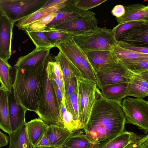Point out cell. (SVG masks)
Listing matches in <instances>:
<instances>
[{"label": "cell", "mask_w": 148, "mask_h": 148, "mask_svg": "<svg viewBox=\"0 0 148 148\" xmlns=\"http://www.w3.org/2000/svg\"><path fill=\"white\" fill-rule=\"evenodd\" d=\"M126 119L121 103L102 95L96 100L83 130L93 145L111 139L124 130Z\"/></svg>", "instance_id": "6da1fadb"}, {"label": "cell", "mask_w": 148, "mask_h": 148, "mask_svg": "<svg viewBox=\"0 0 148 148\" xmlns=\"http://www.w3.org/2000/svg\"><path fill=\"white\" fill-rule=\"evenodd\" d=\"M47 60L36 68L26 70L15 68L12 84L14 98L16 103L27 111L35 112L38 106L43 86V76Z\"/></svg>", "instance_id": "7a4b0ae2"}, {"label": "cell", "mask_w": 148, "mask_h": 148, "mask_svg": "<svg viewBox=\"0 0 148 148\" xmlns=\"http://www.w3.org/2000/svg\"><path fill=\"white\" fill-rule=\"evenodd\" d=\"M35 113L49 125L56 124L60 126V106L51 81L48 79L45 69L42 92Z\"/></svg>", "instance_id": "3957f363"}, {"label": "cell", "mask_w": 148, "mask_h": 148, "mask_svg": "<svg viewBox=\"0 0 148 148\" xmlns=\"http://www.w3.org/2000/svg\"><path fill=\"white\" fill-rule=\"evenodd\" d=\"M73 40L84 51L92 50L112 51L117 44L112 30L98 27L92 33L74 36Z\"/></svg>", "instance_id": "277c9868"}, {"label": "cell", "mask_w": 148, "mask_h": 148, "mask_svg": "<svg viewBox=\"0 0 148 148\" xmlns=\"http://www.w3.org/2000/svg\"><path fill=\"white\" fill-rule=\"evenodd\" d=\"M79 71L83 78L97 83L96 73L83 51L73 39L56 45Z\"/></svg>", "instance_id": "5b68a950"}, {"label": "cell", "mask_w": 148, "mask_h": 148, "mask_svg": "<svg viewBox=\"0 0 148 148\" xmlns=\"http://www.w3.org/2000/svg\"><path fill=\"white\" fill-rule=\"evenodd\" d=\"M126 123L136 126L148 133V101L143 99L125 98L121 103Z\"/></svg>", "instance_id": "8992f818"}, {"label": "cell", "mask_w": 148, "mask_h": 148, "mask_svg": "<svg viewBox=\"0 0 148 148\" xmlns=\"http://www.w3.org/2000/svg\"><path fill=\"white\" fill-rule=\"evenodd\" d=\"M135 73L129 70L119 59L103 66L96 72L97 86L132 82Z\"/></svg>", "instance_id": "52a82bcc"}, {"label": "cell", "mask_w": 148, "mask_h": 148, "mask_svg": "<svg viewBox=\"0 0 148 148\" xmlns=\"http://www.w3.org/2000/svg\"><path fill=\"white\" fill-rule=\"evenodd\" d=\"M49 0H0V7L14 23L42 8Z\"/></svg>", "instance_id": "ba28073f"}, {"label": "cell", "mask_w": 148, "mask_h": 148, "mask_svg": "<svg viewBox=\"0 0 148 148\" xmlns=\"http://www.w3.org/2000/svg\"><path fill=\"white\" fill-rule=\"evenodd\" d=\"M95 15L94 12L88 11L83 16L70 20L49 29L69 33L74 36L89 34L98 27Z\"/></svg>", "instance_id": "9c48e42d"}, {"label": "cell", "mask_w": 148, "mask_h": 148, "mask_svg": "<svg viewBox=\"0 0 148 148\" xmlns=\"http://www.w3.org/2000/svg\"><path fill=\"white\" fill-rule=\"evenodd\" d=\"M77 80L82 115L81 122L84 127L96 100L95 92L97 85L83 78H77Z\"/></svg>", "instance_id": "30bf717a"}, {"label": "cell", "mask_w": 148, "mask_h": 148, "mask_svg": "<svg viewBox=\"0 0 148 148\" xmlns=\"http://www.w3.org/2000/svg\"><path fill=\"white\" fill-rule=\"evenodd\" d=\"M118 55L123 64L134 73L140 74L148 70V54L120 47L118 50Z\"/></svg>", "instance_id": "8fae6325"}, {"label": "cell", "mask_w": 148, "mask_h": 148, "mask_svg": "<svg viewBox=\"0 0 148 148\" xmlns=\"http://www.w3.org/2000/svg\"><path fill=\"white\" fill-rule=\"evenodd\" d=\"M14 23L0 7V58L7 61L12 55V40Z\"/></svg>", "instance_id": "7c38bea8"}, {"label": "cell", "mask_w": 148, "mask_h": 148, "mask_svg": "<svg viewBox=\"0 0 148 148\" xmlns=\"http://www.w3.org/2000/svg\"><path fill=\"white\" fill-rule=\"evenodd\" d=\"M124 41L132 46L148 48V18L122 34L118 41Z\"/></svg>", "instance_id": "4fadbf2b"}, {"label": "cell", "mask_w": 148, "mask_h": 148, "mask_svg": "<svg viewBox=\"0 0 148 148\" xmlns=\"http://www.w3.org/2000/svg\"><path fill=\"white\" fill-rule=\"evenodd\" d=\"M51 48H36L28 54L19 57L14 66L15 68L29 70L36 68L47 60Z\"/></svg>", "instance_id": "5bb4252c"}, {"label": "cell", "mask_w": 148, "mask_h": 148, "mask_svg": "<svg viewBox=\"0 0 148 148\" xmlns=\"http://www.w3.org/2000/svg\"><path fill=\"white\" fill-rule=\"evenodd\" d=\"M88 11L82 10L75 5V0H68L64 6L57 11L53 19L47 25L49 29L75 18L86 15Z\"/></svg>", "instance_id": "9a60e30c"}, {"label": "cell", "mask_w": 148, "mask_h": 148, "mask_svg": "<svg viewBox=\"0 0 148 148\" xmlns=\"http://www.w3.org/2000/svg\"><path fill=\"white\" fill-rule=\"evenodd\" d=\"M84 52L96 73L103 66L119 60L112 51L92 50Z\"/></svg>", "instance_id": "2e32d148"}, {"label": "cell", "mask_w": 148, "mask_h": 148, "mask_svg": "<svg viewBox=\"0 0 148 148\" xmlns=\"http://www.w3.org/2000/svg\"><path fill=\"white\" fill-rule=\"evenodd\" d=\"M140 138L135 133L124 131L111 139L93 145V148H125Z\"/></svg>", "instance_id": "e0dca14e"}, {"label": "cell", "mask_w": 148, "mask_h": 148, "mask_svg": "<svg viewBox=\"0 0 148 148\" xmlns=\"http://www.w3.org/2000/svg\"><path fill=\"white\" fill-rule=\"evenodd\" d=\"M26 127L29 140L35 147L45 135L49 125L40 118H36L26 123Z\"/></svg>", "instance_id": "ac0fdd59"}, {"label": "cell", "mask_w": 148, "mask_h": 148, "mask_svg": "<svg viewBox=\"0 0 148 148\" xmlns=\"http://www.w3.org/2000/svg\"><path fill=\"white\" fill-rule=\"evenodd\" d=\"M73 132L56 124H49L45 135L48 138L51 146L60 147L64 145Z\"/></svg>", "instance_id": "d6986e66"}, {"label": "cell", "mask_w": 148, "mask_h": 148, "mask_svg": "<svg viewBox=\"0 0 148 148\" xmlns=\"http://www.w3.org/2000/svg\"><path fill=\"white\" fill-rule=\"evenodd\" d=\"M124 7V14L121 17L116 18L118 24L147 18L148 5L145 6L142 4H135Z\"/></svg>", "instance_id": "ffe728a7"}, {"label": "cell", "mask_w": 148, "mask_h": 148, "mask_svg": "<svg viewBox=\"0 0 148 148\" xmlns=\"http://www.w3.org/2000/svg\"><path fill=\"white\" fill-rule=\"evenodd\" d=\"M26 123H24L16 130L8 134L9 148H34L28 137Z\"/></svg>", "instance_id": "44dd1931"}, {"label": "cell", "mask_w": 148, "mask_h": 148, "mask_svg": "<svg viewBox=\"0 0 148 148\" xmlns=\"http://www.w3.org/2000/svg\"><path fill=\"white\" fill-rule=\"evenodd\" d=\"M9 93L0 90V128L8 134L12 131L10 117Z\"/></svg>", "instance_id": "7402d4cb"}, {"label": "cell", "mask_w": 148, "mask_h": 148, "mask_svg": "<svg viewBox=\"0 0 148 148\" xmlns=\"http://www.w3.org/2000/svg\"><path fill=\"white\" fill-rule=\"evenodd\" d=\"M129 83L123 82L107 85L100 89L103 96L121 103V101L127 96Z\"/></svg>", "instance_id": "603a6c76"}, {"label": "cell", "mask_w": 148, "mask_h": 148, "mask_svg": "<svg viewBox=\"0 0 148 148\" xmlns=\"http://www.w3.org/2000/svg\"><path fill=\"white\" fill-rule=\"evenodd\" d=\"M10 117L12 131L16 130L24 123L27 110L23 107L17 104L14 99L9 97Z\"/></svg>", "instance_id": "cb8c5ba5"}, {"label": "cell", "mask_w": 148, "mask_h": 148, "mask_svg": "<svg viewBox=\"0 0 148 148\" xmlns=\"http://www.w3.org/2000/svg\"><path fill=\"white\" fill-rule=\"evenodd\" d=\"M59 10L55 7H42L32 14L23 18L15 23L19 29L22 30L28 25L38 21Z\"/></svg>", "instance_id": "d4e9b609"}, {"label": "cell", "mask_w": 148, "mask_h": 148, "mask_svg": "<svg viewBox=\"0 0 148 148\" xmlns=\"http://www.w3.org/2000/svg\"><path fill=\"white\" fill-rule=\"evenodd\" d=\"M55 58V61L59 63L61 68L64 82L70 78H83L79 71L60 51H59Z\"/></svg>", "instance_id": "484cf974"}, {"label": "cell", "mask_w": 148, "mask_h": 148, "mask_svg": "<svg viewBox=\"0 0 148 148\" xmlns=\"http://www.w3.org/2000/svg\"><path fill=\"white\" fill-rule=\"evenodd\" d=\"M60 110V125L71 132L83 129L84 127L80 123L75 121L71 113L67 110L64 97Z\"/></svg>", "instance_id": "4316f807"}, {"label": "cell", "mask_w": 148, "mask_h": 148, "mask_svg": "<svg viewBox=\"0 0 148 148\" xmlns=\"http://www.w3.org/2000/svg\"><path fill=\"white\" fill-rule=\"evenodd\" d=\"M12 67L8 61L0 58V90L12 92V80L10 74Z\"/></svg>", "instance_id": "83f0119b"}, {"label": "cell", "mask_w": 148, "mask_h": 148, "mask_svg": "<svg viewBox=\"0 0 148 148\" xmlns=\"http://www.w3.org/2000/svg\"><path fill=\"white\" fill-rule=\"evenodd\" d=\"M64 145L68 148H93V144L80 130L73 132Z\"/></svg>", "instance_id": "f1b7e54d"}, {"label": "cell", "mask_w": 148, "mask_h": 148, "mask_svg": "<svg viewBox=\"0 0 148 148\" xmlns=\"http://www.w3.org/2000/svg\"><path fill=\"white\" fill-rule=\"evenodd\" d=\"M52 44L56 45L73 39L74 36L71 34L52 29H47L42 32Z\"/></svg>", "instance_id": "f546056e"}, {"label": "cell", "mask_w": 148, "mask_h": 148, "mask_svg": "<svg viewBox=\"0 0 148 148\" xmlns=\"http://www.w3.org/2000/svg\"><path fill=\"white\" fill-rule=\"evenodd\" d=\"M25 33L30 38L36 48L43 47L52 48L53 45L42 32L25 31Z\"/></svg>", "instance_id": "4dcf8cb0"}, {"label": "cell", "mask_w": 148, "mask_h": 148, "mask_svg": "<svg viewBox=\"0 0 148 148\" xmlns=\"http://www.w3.org/2000/svg\"><path fill=\"white\" fill-rule=\"evenodd\" d=\"M57 14L56 12L52 13L28 25L22 30L43 32L46 29L47 25L51 22Z\"/></svg>", "instance_id": "1f68e13d"}, {"label": "cell", "mask_w": 148, "mask_h": 148, "mask_svg": "<svg viewBox=\"0 0 148 148\" xmlns=\"http://www.w3.org/2000/svg\"><path fill=\"white\" fill-rule=\"evenodd\" d=\"M127 96L143 99L148 96V88L131 82L128 84Z\"/></svg>", "instance_id": "d6a6232c"}, {"label": "cell", "mask_w": 148, "mask_h": 148, "mask_svg": "<svg viewBox=\"0 0 148 148\" xmlns=\"http://www.w3.org/2000/svg\"><path fill=\"white\" fill-rule=\"evenodd\" d=\"M147 18L130 21L121 24H118L114 27L112 31L116 40L118 41L121 35L123 33L135 25L143 23Z\"/></svg>", "instance_id": "836d02e7"}, {"label": "cell", "mask_w": 148, "mask_h": 148, "mask_svg": "<svg viewBox=\"0 0 148 148\" xmlns=\"http://www.w3.org/2000/svg\"><path fill=\"white\" fill-rule=\"evenodd\" d=\"M78 85L77 78L67 79L64 82V97L66 101L69 100L70 96L76 89Z\"/></svg>", "instance_id": "e575fe53"}, {"label": "cell", "mask_w": 148, "mask_h": 148, "mask_svg": "<svg viewBox=\"0 0 148 148\" xmlns=\"http://www.w3.org/2000/svg\"><path fill=\"white\" fill-rule=\"evenodd\" d=\"M106 0H75L76 6L82 10H88L96 7Z\"/></svg>", "instance_id": "d590c367"}, {"label": "cell", "mask_w": 148, "mask_h": 148, "mask_svg": "<svg viewBox=\"0 0 148 148\" xmlns=\"http://www.w3.org/2000/svg\"><path fill=\"white\" fill-rule=\"evenodd\" d=\"M117 45L119 47L134 51L148 54V48L132 46L122 41H118Z\"/></svg>", "instance_id": "8d00e7d4"}, {"label": "cell", "mask_w": 148, "mask_h": 148, "mask_svg": "<svg viewBox=\"0 0 148 148\" xmlns=\"http://www.w3.org/2000/svg\"><path fill=\"white\" fill-rule=\"evenodd\" d=\"M68 0H49L43 7H55L59 10L63 8Z\"/></svg>", "instance_id": "74e56055"}, {"label": "cell", "mask_w": 148, "mask_h": 148, "mask_svg": "<svg viewBox=\"0 0 148 148\" xmlns=\"http://www.w3.org/2000/svg\"><path fill=\"white\" fill-rule=\"evenodd\" d=\"M125 12V7L122 5H116L111 11L112 14L116 18L121 17L124 14Z\"/></svg>", "instance_id": "f35d334b"}, {"label": "cell", "mask_w": 148, "mask_h": 148, "mask_svg": "<svg viewBox=\"0 0 148 148\" xmlns=\"http://www.w3.org/2000/svg\"><path fill=\"white\" fill-rule=\"evenodd\" d=\"M51 81L53 88L56 95L58 102L60 106H61L63 100V98L64 97L62 91L59 86L54 81L50 80Z\"/></svg>", "instance_id": "ab89813d"}, {"label": "cell", "mask_w": 148, "mask_h": 148, "mask_svg": "<svg viewBox=\"0 0 148 148\" xmlns=\"http://www.w3.org/2000/svg\"><path fill=\"white\" fill-rule=\"evenodd\" d=\"M132 82L135 84L148 88V83L139 74H134Z\"/></svg>", "instance_id": "60d3db41"}, {"label": "cell", "mask_w": 148, "mask_h": 148, "mask_svg": "<svg viewBox=\"0 0 148 148\" xmlns=\"http://www.w3.org/2000/svg\"><path fill=\"white\" fill-rule=\"evenodd\" d=\"M137 144L140 148H148V133L140 137L137 141Z\"/></svg>", "instance_id": "b9f144b4"}, {"label": "cell", "mask_w": 148, "mask_h": 148, "mask_svg": "<svg viewBox=\"0 0 148 148\" xmlns=\"http://www.w3.org/2000/svg\"><path fill=\"white\" fill-rule=\"evenodd\" d=\"M51 146L48 138L45 135L36 147H47Z\"/></svg>", "instance_id": "7bdbcfd3"}, {"label": "cell", "mask_w": 148, "mask_h": 148, "mask_svg": "<svg viewBox=\"0 0 148 148\" xmlns=\"http://www.w3.org/2000/svg\"><path fill=\"white\" fill-rule=\"evenodd\" d=\"M9 137L5 134L0 132V147L6 145L8 143Z\"/></svg>", "instance_id": "ee69618b"}, {"label": "cell", "mask_w": 148, "mask_h": 148, "mask_svg": "<svg viewBox=\"0 0 148 148\" xmlns=\"http://www.w3.org/2000/svg\"><path fill=\"white\" fill-rule=\"evenodd\" d=\"M138 140L130 143L125 148H140L137 144V141Z\"/></svg>", "instance_id": "f6af8a7d"}, {"label": "cell", "mask_w": 148, "mask_h": 148, "mask_svg": "<svg viewBox=\"0 0 148 148\" xmlns=\"http://www.w3.org/2000/svg\"><path fill=\"white\" fill-rule=\"evenodd\" d=\"M148 83V70L143 72L139 74Z\"/></svg>", "instance_id": "bcb514c9"}, {"label": "cell", "mask_w": 148, "mask_h": 148, "mask_svg": "<svg viewBox=\"0 0 148 148\" xmlns=\"http://www.w3.org/2000/svg\"><path fill=\"white\" fill-rule=\"evenodd\" d=\"M34 148H68L65 145H64L63 146L60 147H53L51 146L49 147H34Z\"/></svg>", "instance_id": "7dc6e473"}, {"label": "cell", "mask_w": 148, "mask_h": 148, "mask_svg": "<svg viewBox=\"0 0 148 148\" xmlns=\"http://www.w3.org/2000/svg\"><path fill=\"white\" fill-rule=\"evenodd\" d=\"M147 18H148V16H147Z\"/></svg>", "instance_id": "c3c4849f"}]
</instances>
